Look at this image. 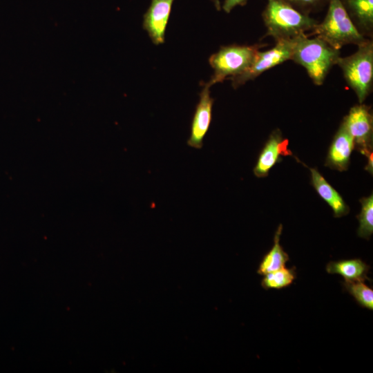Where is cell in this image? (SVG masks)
<instances>
[{"mask_svg": "<svg viewBox=\"0 0 373 373\" xmlns=\"http://www.w3.org/2000/svg\"><path fill=\"white\" fill-rule=\"evenodd\" d=\"M262 17L267 29L265 37H271L276 41L308 35L318 23L283 0H267Z\"/></svg>", "mask_w": 373, "mask_h": 373, "instance_id": "6da1fadb", "label": "cell"}, {"mask_svg": "<svg viewBox=\"0 0 373 373\" xmlns=\"http://www.w3.org/2000/svg\"><path fill=\"white\" fill-rule=\"evenodd\" d=\"M340 50L315 37L303 35L294 39L291 60L302 66L316 86H321L341 57Z\"/></svg>", "mask_w": 373, "mask_h": 373, "instance_id": "7a4b0ae2", "label": "cell"}, {"mask_svg": "<svg viewBox=\"0 0 373 373\" xmlns=\"http://www.w3.org/2000/svg\"><path fill=\"white\" fill-rule=\"evenodd\" d=\"M313 35L338 50L347 44L358 46L370 39L358 31L341 0L329 1L328 10L323 21L318 23L307 36Z\"/></svg>", "mask_w": 373, "mask_h": 373, "instance_id": "3957f363", "label": "cell"}, {"mask_svg": "<svg viewBox=\"0 0 373 373\" xmlns=\"http://www.w3.org/2000/svg\"><path fill=\"white\" fill-rule=\"evenodd\" d=\"M348 86L356 93L359 104L363 103L372 90L373 42L368 39L358 46L357 50L347 57H340L336 64Z\"/></svg>", "mask_w": 373, "mask_h": 373, "instance_id": "277c9868", "label": "cell"}, {"mask_svg": "<svg viewBox=\"0 0 373 373\" xmlns=\"http://www.w3.org/2000/svg\"><path fill=\"white\" fill-rule=\"evenodd\" d=\"M265 44L221 46L209 59L213 75L207 84L211 86L216 83L235 77L245 71L251 64L256 53Z\"/></svg>", "mask_w": 373, "mask_h": 373, "instance_id": "5b68a950", "label": "cell"}, {"mask_svg": "<svg viewBox=\"0 0 373 373\" xmlns=\"http://www.w3.org/2000/svg\"><path fill=\"white\" fill-rule=\"evenodd\" d=\"M355 146L368 159L365 169L372 173L373 117L371 107L359 104L352 107L342 123Z\"/></svg>", "mask_w": 373, "mask_h": 373, "instance_id": "8992f818", "label": "cell"}, {"mask_svg": "<svg viewBox=\"0 0 373 373\" xmlns=\"http://www.w3.org/2000/svg\"><path fill=\"white\" fill-rule=\"evenodd\" d=\"M294 44V39L279 40L276 41L273 48L265 51H258L251 64L245 71L229 79L231 81L232 86L237 88L264 72L291 60Z\"/></svg>", "mask_w": 373, "mask_h": 373, "instance_id": "52a82bcc", "label": "cell"}, {"mask_svg": "<svg viewBox=\"0 0 373 373\" xmlns=\"http://www.w3.org/2000/svg\"><path fill=\"white\" fill-rule=\"evenodd\" d=\"M204 88L200 93V100L196 105L191 124V134L187 144L200 149L204 138L209 128L212 119V108L214 99L210 95V86L203 83Z\"/></svg>", "mask_w": 373, "mask_h": 373, "instance_id": "ba28073f", "label": "cell"}, {"mask_svg": "<svg viewBox=\"0 0 373 373\" xmlns=\"http://www.w3.org/2000/svg\"><path fill=\"white\" fill-rule=\"evenodd\" d=\"M174 0H151L144 15L143 28L152 42L159 45L164 42L165 31Z\"/></svg>", "mask_w": 373, "mask_h": 373, "instance_id": "9c48e42d", "label": "cell"}, {"mask_svg": "<svg viewBox=\"0 0 373 373\" xmlns=\"http://www.w3.org/2000/svg\"><path fill=\"white\" fill-rule=\"evenodd\" d=\"M288 140L284 139L279 129L274 130L258 158L254 173L258 178L266 177L269 170L279 161L280 155H292L288 149Z\"/></svg>", "mask_w": 373, "mask_h": 373, "instance_id": "30bf717a", "label": "cell"}, {"mask_svg": "<svg viewBox=\"0 0 373 373\" xmlns=\"http://www.w3.org/2000/svg\"><path fill=\"white\" fill-rule=\"evenodd\" d=\"M354 147L352 137L341 124L330 145L325 166L339 171L347 170Z\"/></svg>", "mask_w": 373, "mask_h": 373, "instance_id": "8fae6325", "label": "cell"}, {"mask_svg": "<svg viewBox=\"0 0 373 373\" xmlns=\"http://www.w3.org/2000/svg\"><path fill=\"white\" fill-rule=\"evenodd\" d=\"M358 31L365 38L373 35V0H341Z\"/></svg>", "mask_w": 373, "mask_h": 373, "instance_id": "7c38bea8", "label": "cell"}, {"mask_svg": "<svg viewBox=\"0 0 373 373\" xmlns=\"http://www.w3.org/2000/svg\"><path fill=\"white\" fill-rule=\"evenodd\" d=\"M311 182L318 194L333 210L334 217L347 215L350 209L341 195L330 185L316 169L309 168Z\"/></svg>", "mask_w": 373, "mask_h": 373, "instance_id": "4fadbf2b", "label": "cell"}, {"mask_svg": "<svg viewBox=\"0 0 373 373\" xmlns=\"http://www.w3.org/2000/svg\"><path fill=\"white\" fill-rule=\"evenodd\" d=\"M370 267L360 258L330 261L326 265L329 274H337L345 278V281L370 280L367 277Z\"/></svg>", "mask_w": 373, "mask_h": 373, "instance_id": "5bb4252c", "label": "cell"}, {"mask_svg": "<svg viewBox=\"0 0 373 373\" xmlns=\"http://www.w3.org/2000/svg\"><path fill=\"white\" fill-rule=\"evenodd\" d=\"M282 230L283 225L280 224L274 235V245L263 256L257 270L258 274L265 275L285 267V264L289 258L288 254L280 244Z\"/></svg>", "mask_w": 373, "mask_h": 373, "instance_id": "9a60e30c", "label": "cell"}, {"mask_svg": "<svg viewBox=\"0 0 373 373\" xmlns=\"http://www.w3.org/2000/svg\"><path fill=\"white\" fill-rule=\"evenodd\" d=\"M261 280V286L265 289H280L291 285L296 278V267L286 268L269 272Z\"/></svg>", "mask_w": 373, "mask_h": 373, "instance_id": "2e32d148", "label": "cell"}, {"mask_svg": "<svg viewBox=\"0 0 373 373\" xmlns=\"http://www.w3.org/2000/svg\"><path fill=\"white\" fill-rule=\"evenodd\" d=\"M343 285L360 306L373 309V290L364 281H345Z\"/></svg>", "mask_w": 373, "mask_h": 373, "instance_id": "e0dca14e", "label": "cell"}, {"mask_svg": "<svg viewBox=\"0 0 373 373\" xmlns=\"http://www.w3.org/2000/svg\"><path fill=\"white\" fill-rule=\"evenodd\" d=\"M361 203V213L357 216L359 227L357 231L361 238L369 239L373 233V195L363 198L360 200Z\"/></svg>", "mask_w": 373, "mask_h": 373, "instance_id": "ac0fdd59", "label": "cell"}, {"mask_svg": "<svg viewBox=\"0 0 373 373\" xmlns=\"http://www.w3.org/2000/svg\"><path fill=\"white\" fill-rule=\"evenodd\" d=\"M300 12L309 15L322 8L329 0H283Z\"/></svg>", "mask_w": 373, "mask_h": 373, "instance_id": "d6986e66", "label": "cell"}, {"mask_svg": "<svg viewBox=\"0 0 373 373\" xmlns=\"http://www.w3.org/2000/svg\"><path fill=\"white\" fill-rule=\"evenodd\" d=\"M247 0H224L222 9L227 13H229L237 6H245Z\"/></svg>", "mask_w": 373, "mask_h": 373, "instance_id": "ffe728a7", "label": "cell"}, {"mask_svg": "<svg viewBox=\"0 0 373 373\" xmlns=\"http://www.w3.org/2000/svg\"><path fill=\"white\" fill-rule=\"evenodd\" d=\"M216 7V8L218 10H220L221 9V6H220V0H211Z\"/></svg>", "mask_w": 373, "mask_h": 373, "instance_id": "44dd1931", "label": "cell"}]
</instances>
